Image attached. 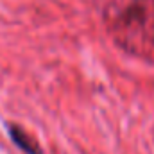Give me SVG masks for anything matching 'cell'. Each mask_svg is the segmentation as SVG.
<instances>
[{
    "instance_id": "obj_1",
    "label": "cell",
    "mask_w": 154,
    "mask_h": 154,
    "mask_svg": "<svg viewBox=\"0 0 154 154\" xmlns=\"http://www.w3.org/2000/svg\"><path fill=\"white\" fill-rule=\"evenodd\" d=\"M7 129H9V136H11L13 143H14L20 151H23L25 154H43L41 149H39V145L23 131V129H20L18 125H9Z\"/></svg>"
}]
</instances>
